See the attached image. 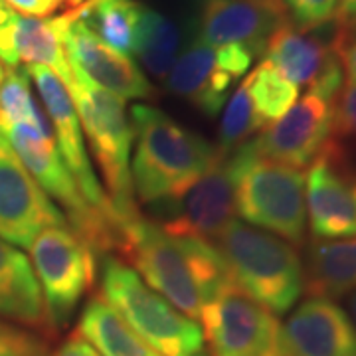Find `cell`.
<instances>
[{
	"label": "cell",
	"instance_id": "6da1fadb",
	"mask_svg": "<svg viewBox=\"0 0 356 356\" xmlns=\"http://www.w3.org/2000/svg\"><path fill=\"white\" fill-rule=\"evenodd\" d=\"M117 250L151 289L192 321L200 318L210 297L234 283L226 261L212 243L175 238L140 212L119 218Z\"/></svg>",
	"mask_w": 356,
	"mask_h": 356
},
{
	"label": "cell",
	"instance_id": "7a4b0ae2",
	"mask_svg": "<svg viewBox=\"0 0 356 356\" xmlns=\"http://www.w3.org/2000/svg\"><path fill=\"white\" fill-rule=\"evenodd\" d=\"M131 123L137 135L131 180L143 204L177 202L220 154L218 147L151 105H135Z\"/></svg>",
	"mask_w": 356,
	"mask_h": 356
},
{
	"label": "cell",
	"instance_id": "3957f363",
	"mask_svg": "<svg viewBox=\"0 0 356 356\" xmlns=\"http://www.w3.org/2000/svg\"><path fill=\"white\" fill-rule=\"evenodd\" d=\"M214 248L234 283L275 317L289 313L305 291V267L299 252L266 229L234 220L218 236Z\"/></svg>",
	"mask_w": 356,
	"mask_h": 356
},
{
	"label": "cell",
	"instance_id": "277c9868",
	"mask_svg": "<svg viewBox=\"0 0 356 356\" xmlns=\"http://www.w3.org/2000/svg\"><path fill=\"white\" fill-rule=\"evenodd\" d=\"M238 151L236 208L254 228L266 229L293 245L305 243V177L299 168L259 156L254 139Z\"/></svg>",
	"mask_w": 356,
	"mask_h": 356
},
{
	"label": "cell",
	"instance_id": "5b68a950",
	"mask_svg": "<svg viewBox=\"0 0 356 356\" xmlns=\"http://www.w3.org/2000/svg\"><path fill=\"white\" fill-rule=\"evenodd\" d=\"M102 297L161 356H200L202 327L151 289L133 267L103 255Z\"/></svg>",
	"mask_w": 356,
	"mask_h": 356
},
{
	"label": "cell",
	"instance_id": "8992f818",
	"mask_svg": "<svg viewBox=\"0 0 356 356\" xmlns=\"http://www.w3.org/2000/svg\"><path fill=\"white\" fill-rule=\"evenodd\" d=\"M74 79L67 86L76 105L77 117L89 140L95 163L102 168V177L109 191V200L119 218L139 212L133 200L131 180V143L133 127L125 111V99L107 89L97 88L88 77L74 72Z\"/></svg>",
	"mask_w": 356,
	"mask_h": 356
},
{
	"label": "cell",
	"instance_id": "52a82bcc",
	"mask_svg": "<svg viewBox=\"0 0 356 356\" xmlns=\"http://www.w3.org/2000/svg\"><path fill=\"white\" fill-rule=\"evenodd\" d=\"M38 280L48 327H64L95 280V257L83 238L67 226L46 228L28 248Z\"/></svg>",
	"mask_w": 356,
	"mask_h": 356
},
{
	"label": "cell",
	"instance_id": "ba28073f",
	"mask_svg": "<svg viewBox=\"0 0 356 356\" xmlns=\"http://www.w3.org/2000/svg\"><path fill=\"white\" fill-rule=\"evenodd\" d=\"M200 321L212 356H285L280 318L236 283L204 303Z\"/></svg>",
	"mask_w": 356,
	"mask_h": 356
},
{
	"label": "cell",
	"instance_id": "9c48e42d",
	"mask_svg": "<svg viewBox=\"0 0 356 356\" xmlns=\"http://www.w3.org/2000/svg\"><path fill=\"white\" fill-rule=\"evenodd\" d=\"M266 62L291 83L334 105L344 86V67L334 50V18L321 26L299 28L291 20L271 34Z\"/></svg>",
	"mask_w": 356,
	"mask_h": 356
},
{
	"label": "cell",
	"instance_id": "30bf717a",
	"mask_svg": "<svg viewBox=\"0 0 356 356\" xmlns=\"http://www.w3.org/2000/svg\"><path fill=\"white\" fill-rule=\"evenodd\" d=\"M254 58L252 51L238 44L210 46L194 36L165 77L166 89L204 115L216 117L232 86L248 72Z\"/></svg>",
	"mask_w": 356,
	"mask_h": 356
},
{
	"label": "cell",
	"instance_id": "8fae6325",
	"mask_svg": "<svg viewBox=\"0 0 356 356\" xmlns=\"http://www.w3.org/2000/svg\"><path fill=\"white\" fill-rule=\"evenodd\" d=\"M238 151H220L216 161L184 196L168 204L170 216L159 226L175 238H196L212 243L236 218Z\"/></svg>",
	"mask_w": 356,
	"mask_h": 356
},
{
	"label": "cell",
	"instance_id": "7c38bea8",
	"mask_svg": "<svg viewBox=\"0 0 356 356\" xmlns=\"http://www.w3.org/2000/svg\"><path fill=\"white\" fill-rule=\"evenodd\" d=\"M305 200L315 240L356 238V163L332 137L309 168Z\"/></svg>",
	"mask_w": 356,
	"mask_h": 356
},
{
	"label": "cell",
	"instance_id": "4fadbf2b",
	"mask_svg": "<svg viewBox=\"0 0 356 356\" xmlns=\"http://www.w3.org/2000/svg\"><path fill=\"white\" fill-rule=\"evenodd\" d=\"M54 226H67L65 214L0 133V240L28 250L42 229Z\"/></svg>",
	"mask_w": 356,
	"mask_h": 356
},
{
	"label": "cell",
	"instance_id": "5bb4252c",
	"mask_svg": "<svg viewBox=\"0 0 356 356\" xmlns=\"http://www.w3.org/2000/svg\"><path fill=\"white\" fill-rule=\"evenodd\" d=\"M26 74L34 79V83L38 88L42 103L46 107V115L54 123V133H56V143H58L60 154L64 159L67 170L76 180L77 188L81 191L89 206H93L105 216L113 218L119 226V216L111 206L109 196L103 192L99 180L95 178L93 166L89 163L76 105H74V99L70 95V89L64 83V79L46 65H28Z\"/></svg>",
	"mask_w": 356,
	"mask_h": 356
},
{
	"label": "cell",
	"instance_id": "9a60e30c",
	"mask_svg": "<svg viewBox=\"0 0 356 356\" xmlns=\"http://www.w3.org/2000/svg\"><path fill=\"white\" fill-rule=\"evenodd\" d=\"M332 107L327 99L307 93L255 137V153L299 170L313 165L332 137Z\"/></svg>",
	"mask_w": 356,
	"mask_h": 356
},
{
	"label": "cell",
	"instance_id": "2e32d148",
	"mask_svg": "<svg viewBox=\"0 0 356 356\" xmlns=\"http://www.w3.org/2000/svg\"><path fill=\"white\" fill-rule=\"evenodd\" d=\"M287 20L281 0H200L196 38L210 46L238 44L261 56L267 40Z\"/></svg>",
	"mask_w": 356,
	"mask_h": 356
},
{
	"label": "cell",
	"instance_id": "e0dca14e",
	"mask_svg": "<svg viewBox=\"0 0 356 356\" xmlns=\"http://www.w3.org/2000/svg\"><path fill=\"white\" fill-rule=\"evenodd\" d=\"M65 56L70 67L123 99L153 97V86L129 56L109 48L79 20L70 24L65 32Z\"/></svg>",
	"mask_w": 356,
	"mask_h": 356
},
{
	"label": "cell",
	"instance_id": "ac0fdd59",
	"mask_svg": "<svg viewBox=\"0 0 356 356\" xmlns=\"http://www.w3.org/2000/svg\"><path fill=\"white\" fill-rule=\"evenodd\" d=\"M285 356H356V329L332 299L311 297L281 327Z\"/></svg>",
	"mask_w": 356,
	"mask_h": 356
},
{
	"label": "cell",
	"instance_id": "d6986e66",
	"mask_svg": "<svg viewBox=\"0 0 356 356\" xmlns=\"http://www.w3.org/2000/svg\"><path fill=\"white\" fill-rule=\"evenodd\" d=\"M77 6L58 16H16L14 24V50L18 62L28 65H46L64 79L65 86L72 83L74 74L65 56V32L76 20Z\"/></svg>",
	"mask_w": 356,
	"mask_h": 356
},
{
	"label": "cell",
	"instance_id": "ffe728a7",
	"mask_svg": "<svg viewBox=\"0 0 356 356\" xmlns=\"http://www.w3.org/2000/svg\"><path fill=\"white\" fill-rule=\"evenodd\" d=\"M0 317L26 327H48L44 299L30 259L4 240H0Z\"/></svg>",
	"mask_w": 356,
	"mask_h": 356
},
{
	"label": "cell",
	"instance_id": "44dd1931",
	"mask_svg": "<svg viewBox=\"0 0 356 356\" xmlns=\"http://www.w3.org/2000/svg\"><path fill=\"white\" fill-rule=\"evenodd\" d=\"M356 289V238L317 240L307 255L305 291L339 299Z\"/></svg>",
	"mask_w": 356,
	"mask_h": 356
},
{
	"label": "cell",
	"instance_id": "7402d4cb",
	"mask_svg": "<svg viewBox=\"0 0 356 356\" xmlns=\"http://www.w3.org/2000/svg\"><path fill=\"white\" fill-rule=\"evenodd\" d=\"M76 332L102 356H161L129 327L103 297H93L88 301Z\"/></svg>",
	"mask_w": 356,
	"mask_h": 356
},
{
	"label": "cell",
	"instance_id": "603a6c76",
	"mask_svg": "<svg viewBox=\"0 0 356 356\" xmlns=\"http://www.w3.org/2000/svg\"><path fill=\"white\" fill-rule=\"evenodd\" d=\"M143 4L137 0H83L77 16L109 48L131 56L135 51Z\"/></svg>",
	"mask_w": 356,
	"mask_h": 356
},
{
	"label": "cell",
	"instance_id": "cb8c5ba5",
	"mask_svg": "<svg viewBox=\"0 0 356 356\" xmlns=\"http://www.w3.org/2000/svg\"><path fill=\"white\" fill-rule=\"evenodd\" d=\"M182 48H184V32L178 22L159 10L143 6L135 51H133L139 58L140 65L153 77L165 79Z\"/></svg>",
	"mask_w": 356,
	"mask_h": 356
},
{
	"label": "cell",
	"instance_id": "d4e9b609",
	"mask_svg": "<svg viewBox=\"0 0 356 356\" xmlns=\"http://www.w3.org/2000/svg\"><path fill=\"white\" fill-rule=\"evenodd\" d=\"M243 83L252 97L255 113L259 115L266 127L281 119L297 103L299 88L285 76H281L269 62L257 65L243 79Z\"/></svg>",
	"mask_w": 356,
	"mask_h": 356
},
{
	"label": "cell",
	"instance_id": "484cf974",
	"mask_svg": "<svg viewBox=\"0 0 356 356\" xmlns=\"http://www.w3.org/2000/svg\"><path fill=\"white\" fill-rule=\"evenodd\" d=\"M8 125L50 127L48 115L32 97L26 70L0 62V127Z\"/></svg>",
	"mask_w": 356,
	"mask_h": 356
},
{
	"label": "cell",
	"instance_id": "4316f807",
	"mask_svg": "<svg viewBox=\"0 0 356 356\" xmlns=\"http://www.w3.org/2000/svg\"><path fill=\"white\" fill-rule=\"evenodd\" d=\"M266 125L259 119V115L255 113L252 97L248 93L245 83H240L232 99H229L228 107L222 117V125H220V145L218 149L224 153H232L238 147H242L243 143L252 140L257 131H264Z\"/></svg>",
	"mask_w": 356,
	"mask_h": 356
},
{
	"label": "cell",
	"instance_id": "83f0119b",
	"mask_svg": "<svg viewBox=\"0 0 356 356\" xmlns=\"http://www.w3.org/2000/svg\"><path fill=\"white\" fill-rule=\"evenodd\" d=\"M48 343L32 331L0 321V356H48Z\"/></svg>",
	"mask_w": 356,
	"mask_h": 356
},
{
	"label": "cell",
	"instance_id": "f1b7e54d",
	"mask_svg": "<svg viewBox=\"0 0 356 356\" xmlns=\"http://www.w3.org/2000/svg\"><path fill=\"white\" fill-rule=\"evenodd\" d=\"M332 139L356 147V81L346 79L332 107Z\"/></svg>",
	"mask_w": 356,
	"mask_h": 356
},
{
	"label": "cell",
	"instance_id": "f546056e",
	"mask_svg": "<svg viewBox=\"0 0 356 356\" xmlns=\"http://www.w3.org/2000/svg\"><path fill=\"white\" fill-rule=\"evenodd\" d=\"M289 20L299 28L321 26L334 18L339 0H281Z\"/></svg>",
	"mask_w": 356,
	"mask_h": 356
},
{
	"label": "cell",
	"instance_id": "4dcf8cb0",
	"mask_svg": "<svg viewBox=\"0 0 356 356\" xmlns=\"http://www.w3.org/2000/svg\"><path fill=\"white\" fill-rule=\"evenodd\" d=\"M334 50L348 74V79L356 81V18L341 20L334 16Z\"/></svg>",
	"mask_w": 356,
	"mask_h": 356
},
{
	"label": "cell",
	"instance_id": "1f68e13d",
	"mask_svg": "<svg viewBox=\"0 0 356 356\" xmlns=\"http://www.w3.org/2000/svg\"><path fill=\"white\" fill-rule=\"evenodd\" d=\"M2 2L8 4L16 13H22L24 16H38V18L48 16L65 4V0H2Z\"/></svg>",
	"mask_w": 356,
	"mask_h": 356
},
{
	"label": "cell",
	"instance_id": "d6a6232c",
	"mask_svg": "<svg viewBox=\"0 0 356 356\" xmlns=\"http://www.w3.org/2000/svg\"><path fill=\"white\" fill-rule=\"evenodd\" d=\"M48 356H102L88 341H83L77 332H74L62 346H58Z\"/></svg>",
	"mask_w": 356,
	"mask_h": 356
},
{
	"label": "cell",
	"instance_id": "836d02e7",
	"mask_svg": "<svg viewBox=\"0 0 356 356\" xmlns=\"http://www.w3.org/2000/svg\"><path fill=\"white\" fill-rule=\"evenodd\" d=\"M337 18L341 20H355L356 18V0H339L337 8Z\"/></svg>",
	"mask_w": 356,
	"mask_h": 356
},
{
	"label": "cell",
	"instance_id": "e575fe53",
	"mask_svg": "<svg viewBox=\"0 0 356 356\" xmlns=\"http://www.w3.org/2000/svg\"><path fill=\"white\" fill-rule=\"evenodd\" d=\"M344 305H346V315L350 317L353 325L356 329V289H353L350 293L344 295Z\"/></svg>",
	"mask_w": 356,
	"mask_h": 356
},
{
	"label": "cell",
	"instance_id": "d590c367",
	"mask_svg": "<svg viewBox=\"0 0 356 356\" xmlns=\"http://www.w3.org/2000/svg\"><path fill=\"white\" fill-rule=\"evenodd\" d=\"M81 2H83V0H65V6H67V10H70V8H76V6H79Z\"/></svg>",
	"mask_w": 356,
	"mask_h": 356
},
{
	"label": "cell",
	"instance_id": "8d00e7d4",
	"mask_svg": "<svg viewBox=\"0 0 356 356\" xmlns=\"http://www.w3.org/2000/svg\"><path fill=\"white\" fill-rule=\"evenodd\" d=\"M200 356H204V355H200Z\"/></svg>",
	"mask_w": 356,
	"mask_h": 356
}]
</instances>
